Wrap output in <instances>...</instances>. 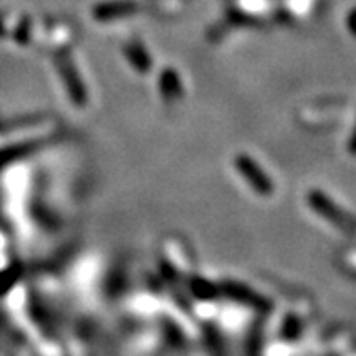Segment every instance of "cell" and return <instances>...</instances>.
I'll list each match as a JSON object with an SVG mask.
<instances>
[{
  "label": "cell",
  "mask_w": 356,
  "mask_h": 356,
  "mask_svg": "<svg viewBox=\"0 0 356 356\" xmlns=\"http://www.w3.org/2000/svg\"><path fill=\"white\" fill-rule=\"evenodd\" d=\"M238 165H240V171L244 173V177H248V180H251V184H253L258 191H262V193L271 191V182H269V178L258 171L254 162H251V160L248 159H238Z\"/></svg>",
  "instance_id": "cell-1"
}]
</instances>
